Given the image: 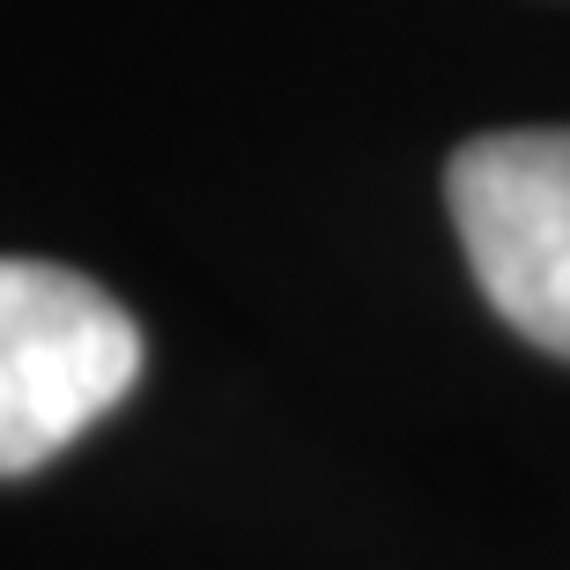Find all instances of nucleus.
Here are the masks:
<instances>
[{"label": "nucleus", "instance_id": "obj_2", "mask_svg": "<svg viewBox=\"0 0 570 570\" xmlns=\"http://www.w3.org/2000/svg\"><path fill=\"white\" fill-rule=\"evenodd\" d=\"M482 296L549 356H570V127L482 134L444 170Z\"/></svg>", "mask_w": 570, "mask_h": 570}, {"label": "nucleus", "instance_id": "obj_1", "mask_svg": "<svg viewBox=\"0 0 570 570\" xmlns=\"http://www.w3.org/2000/svg\"><path fill=\"white\" fill-rule=\"evenodd\" d=\"M141 379V326L75 267L0 259V474H30Z\"/></svg>", "mask_w": 570, "mask_h": 570}]
</instances>
